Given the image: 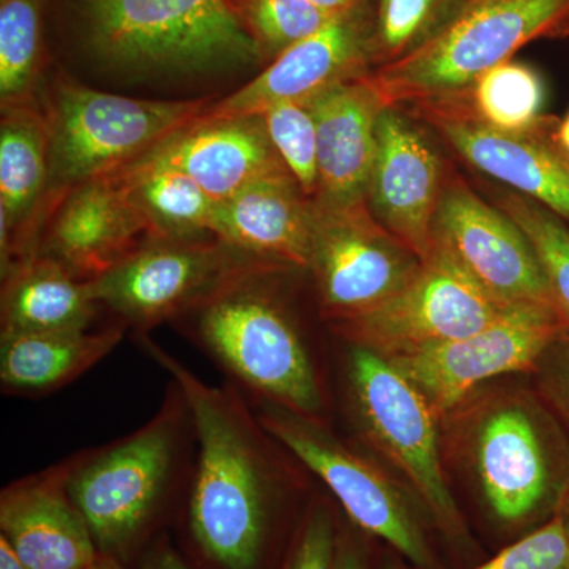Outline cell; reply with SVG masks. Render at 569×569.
I'll use <instances>...</instances> for the list:
<instances>
[{"label": "cell", "mask_w": 569, "mask_h": 569, "mask_svg": "<svg viewBox=\"0 0 569 569\" xmlns=\"http://www.w3.org/2000/svg\"><path fill=\"white\" fill-rule=\"evenodd\" d=\"M0 569H28L26 565L18 559L17 553L11 550L6 538L0 537Z\"/></svg>", "instance_id": "f35d334b"}, {"label": "cell", "mask_w": 569, "mask_h": 569, "mask_svg": "<svg viewBox=\"0 0 569 569\" xmlns=\"http://www.w3.org/2000/svg\"><path fill=\"white\" fill-rule=\"evenodd\" d=\"M151 238L121 176H100L71 187L54 201L39 252L74 274L96 280Z\"/></svg>", "instance_id": "ac0fdd59"}, {"label": "cell", "mask_w": 569, "mask_h": 569, "mask_svg": "<svg viewBox=\"0 0 569 569\" xmlns=\"http://www.w3.org/2000/svg\"><path fill=\"white\" fill-rule=\"evenodd\" d=\"M563 332L556 307L520 305L475 335L387 359L425 396L440 421L488 381L533 372Z\"/></svg>", "instance_id": "4fadbf2b"}, {"label": "cell", "mask_w": 569, "mask_h": 569, "mask_svg": "<svg viewBox=\"0 0 569 569\" xmlns=\"http://www.w3.org/2000/svg\"><path fill=\"white\" fill-rule=\"evenodd\" d=\"M493 204L529 238L563 320L565 335H569V224L545 206L512 190L498 193Z\"/></svg>", "instance_id": "83f0119b"}, {"label": "cell", "mask_w": 569, "mask_h": 569, "mask_svg": "<svg viewBox=\"0 0 569 569\" xmlns=\"http://www.w3.org/2000/svg\"><path fill=\"white\" fill-rule=\"evenodd\" d=\"M391 569H411V568L408 567V565H406V563H395V565H392Z\"/></svg>", "instance_id": "7bdbcfd3"}, {"label": "cell", "mask_w": 569, "mask_h": 569, "mask_svg": "<svg viewBox=\"0 0 569 569\" xmlns=\"http://www.w3.org/2000/svg\"><path fill=\"white\" fill-rule=\"evenodd\" d=\"M93 43L132 69L201 71L260 58L228 0H84Z\"/></svg>", "instance_id": "8992f818"}, {"label": "cell", "mask_w": 569, "mask_h": 569, "mask_svg": "<svg viewBox=\"0 0 569 569\" xmlns=\"http://www.w3.org/2000/svg\"><path fill=\"white\" fill-rule=\"evenodd\" d=\"M40 20L36 0L0 3V99L6 108L31 104L39 73Z\"/></svg>", "instance_id": "f1b7e54d"}, {"label": "cell", "mask_w": 569, "mask_h": 569, "mask_svg": "<svg viewBox=\"0 0 569 569\" xmlns=\"http://www.w3.org/2000/svg\"><path fill=\"white\" fill-rule=\"evenodd\" d=\"M335 569H367L361 550L348 537L337 538Z\"/></svg>", "instance_id": "d590c367"}, {"label": "cell", "mask_w": 569, "mask_h": 569, "mask_svg": "<svg viewBox=\"0 0 569 569\" xmlns=\"http://www.w3.org/2000/svg\"><path fill=\"white\" fill-rule=\"evenodd\" d=\"M179 406L173 396L132 436L70 468L67 490L100 553L114 557L129 548L170 488L186 407Z\"/></svg>", "instance_id": "ba28073f"}, {"label": "cell", "mask_w": 569, "mask_h": 569, "mask_svg": "<svg viewBox=\"0 0 569 569\" xmlns=\"http://www.w3.org/2000/svg\"><path fill=\"white\" fill-rule=\"evenodd\" d=\"M260 269L284 268L239 252L216 236L149 239L92 283L100 305L146 328L200 309L228 284Z\"/></svg>", "instance_id": "30bf717a"}, {"label": "cell", "mask_w": 569, "mask_h": 569, "mask_svg": "<svg viewBox=\"0 0 569 569\" xmlns=\"http://www.w3.org/2000/svg\"><path fill=\"white\" fill-rule=\"evenodd\" d=\"M206 110L208 100L130 99L61 78L48 102L47 201L58 200L78 183L122 170Z\"/></svg>", "instance_id": "5b68a950"}, {"label": "cell", "mask_w": 569, "mask_h": 569, "mask_svg": "<svg viewBox=\"0 0 569 569\" xmlns=\"http://www.w3.org/2000/svg\"><path fill=\"white\" fill-rule=\"evenodd\" d=\"M448 173L425 123L406 108L385 107L378 118L366 203L377 222L421 260L432 249L433 222Z\"/></svg>", "instance_id": "2e32d148"}, {"label": "cell", "mask_w": 569, "mask_h": 569, "mask_svg": "<svg viewBox=\"0 0 569 569\" xmlns=\"http://www.w3.org/2000/svg\"><path fill=\"white\" fill-rule=\"evenodd\" d=\"M559 519L569 541V493L567 500H565L563 507L560 508Z\"/></svg>", "instance_id": "b9f144b4"}, {"label": "cell", "mask_w": 569, "mask_h": 569, "mask_svg": "<svg viewBox=\"0 0 569 569\" xmlns=\"http://www.w3.org/2000/svg\"><path fill=\"white\" fill-rule=\"evenodd\" d=\"M0 126L2 276L36 254L33 213L47 201L50 127L32 104L6 108Z\"/></svg>", "instance_id": "603a6c76"}, {"label": "cell", "mask_w": 569, "mask_h": 569, "mask_svg": "<svg viewBox=\"0 0 569 569\" xmlns=\"http://www.w3.org/2000/svg\"><path fill=\"white\" fill-rule=\"evenodd\" d=\"M458 0H377L370 33L372 66L413 51L448 17Z\"/></svg>", "instance_id": "f546056e"}, {"label": "cell", "mask_w": 569, "mask_h": 569, "mask_svg": "<svg viewBox=\"0 0 569 569\" xmlns=\"http://www.w3.org/2000/svg\"><path fill=\"white\" fill-rule=\"evenodd\" d=\"M212 233L266 263L309 269L310 200L290 173L260 179L217 204Z\"/></svg>", "instance_id": "7402d4cb"}, {"label": "cell", "mask_w": 569, "mask_h": 569, "mask_svg": "<svg viewBox=\"0 0 569 569\" xmlns=\"http://www.w3.org/2000/svg\"><path fill=\"white\" fill-rule=\"evenodd\" d=\"M402 108L479 173L537 201L569 224V153L556 137L559 118L545 114L533 129L507 133L437 100Z\"/></svg>", "instance_id": "9a60e30c"}, {"label": "cell", "mask_w": 569, "mask_h": 569, "mask_svg": "<svg viewBox=\"0 0 569 569\" xmlns=\"http://www.w3.org/2000/svg\"><path fill=\"white\" fill-rule=\"evenodd\" d=\"M122 329L2 332L0 383L18 395L48 392L70 383L121 342Z\"/></svg>", "instance_id": "d4e9b609"}, {"label": "cell", "mask_w": 569, "mask_h": 569, "mask_svg": "<svg viewBox=\"0 0 569 569\" xmlns=\"http://www.w3.org/2000/svg\"><path fill=\"white\" fill-rule=\"evenodd\" d=\"M269 140L309 200L318 192L317 123L307 102L276 104L261 114Z\"/></svg>", "instance_id": "4dcf8cb0"}, {"label": "cell", "mask_w": 569, "mask_h": 569, "mask_svg": "<svg viewBox=\"0 0 569 569\" xmlns=\"http://www.w3.org/2000/svg\"><path fill=\"white\" fill-rule=\"evenodd\" d=\"M309 2L332 17H343L365 7V0H309Z\"/></svg>", "instance_id": "74e56055"}, {"label": "cell", "mask_w": 569, "mask_h": 569, "mask_svg": "<svg viewBox=\"0 0 569 569\" xmlns=\"http://www.w3.org/2000/svg\"><path fill=\"white\" fill-rule=\"evenodd\" d=\"M69 471L59 468L2 493L0 537L28 569H86L100 556L67 490Z\"/></svg>", "instance_id": "44dd1931"}, {"label": "cell", "mask_w": 569, "mask_h": 569, "mask_svg": "<svg viewBox=\"0 0 569 569\" xmlns=\"http://www.w3.org/2000/svg\"><path fill=\"white\" fill-rule=\"evenodd\" d=\"M336 549L337 535L331 516L325 508H313L284 569H335Z\"/></svg>", "instance_id": "e575fe53"}, {"label": "cell", "mask_w": 569, "mask_h": 569, "mask_svg": "<svg viewBox=\"0 0 569 569\" xmlns=\"http://www.w3.org/2000/svg\"><path fill=\"white\" fill-rule=\"evenodd\" d=\"M244 3L254 40L276 56L339 18L309 0H244Z\"/></svg>", "instance_id": "1f68e13d"}, {"label": "cell", "mask_w": 569, "mask_h": 569, "mask_svg": "<svg viewBox=\"0 0 569 569\" xmlns=\"http://www.w3.org/2000/svg\"><path fill=\"white\" fill-rule=\"evenodd\" d=\"M512 307L490 295L433 239L417 277L396 298L365 316L332 325L348 343L395 358L475 335Z\"/></svg>", "instance_id": "9c48e42d"}, {"label": "cell", "mask_w": 569, "mask_h": 569, "mask_svg": "<svg viewBox=\"0 0 569 569\" xmlns=\"http://www.w3.org/2000/svg\"><path fill=\"white\" fill-rule=\"evenodd\" d=\"M99 306L92 280L36 253L3 276L2 332L88 329Z\"/></svg>", "instance_id": "cb8c5ba5"}, {"label": "cell", "mask_w": 569, "mask_h": 569, "mask_svg": "<svg viewBox=\"0 0 569 569\" xmlns=\"http://www.w3.org/2000/svg\"><path fill=\"white\" fill-rule=\"evenodd\" d=\"M258 422L335 493L347 515L367 533L388 542L419 569L433 556L407 498L383 471L348 449L317 419L269 403Z\"/></svg>", "instance_id": "7c38bea8"}, {"label": "cell", "mask_w": 569, "mask_h": 569, "mask_svg": "<svg viewBox=\"0 0 569 569\" xmlns=\"http://www.w3.org/2000/svg\"><path fill=\"white\" fill-rule=\"evenodd\" d=\"M372 20L366 9L335 18L321 31L291 44L244 88L208 108L211 116H261L276 104L309 102L337 82L367 73Z\"/></svg>", "instance_id": "e0dca14e"}, {"label": "cell", "mask_w": 569, "mask_h": 569, "mask_svg": "<svg viewBox=\"0 0 569 569\" xmlns=\"http://www.w3.org/2000/svg\"><path fill=\"white\" fill-rule=\"evenodd\" d=\"M556 137L561 148L569 153V111L565 114V118L557 119Z\"/></svg>", "instance_id": "ab89813d"}, {"label": "cell", "mask_w": 569, "mask_h": 569, "mask_svg": "<svg viewBox=\"0 0 569 569\" xmlns=\"http://www.w3.org/2000/svg\"><path fill=\"white\" fill-rule=\"evenodd\" d=\"M148 347L174 378L200 445L190 497L194 541L220 568L257 569L268 530L271 477L249 415L159 347Z\"/></svg>", "instance_id": "6da1fadb"}, {"label": "cell", "mask_w": 569, "mask_h": 569, "mask_svg": "<svg viewBox=\"0 0 569 569\" xmlns=\"http://www.w3.org/2000/svg\"><path fill=\"white\" fill-rule=\"evenodd\" d=\"M312 234L307 271L316 279L323 316L351 320L396 298L422 260L377 222L367 203L328 206L310 200Z\"/></svg>", "instance_id": "8fae6325"}, {"label": "cell", "mask_w": 569, "mask_h": 569, "mask_svg": "<svg viewBox=\"0 0 569 569\" xmlns=\"http://www.w3.org/2000/svg\"><path fill=\"white\" fill-rule=\"evenodd\" d=\"M144 569H189L170 546L153 549L146 560Z\"/></svg>", "instance_id": "8d00e7d4"}, {"label": "cell", "mask_w": 569, "mask_h": 569, "mask_svg": "<svg viewBox=\"0 0 569 569\" xmlns=\"http://www.w3.org/2000/svg\"><path fill=\"white\" fill-rule=\"evenodd\" d=\"M433 239L447 247L498 301L556 307L526 233L451 171L438 204Z\"/></svg>", "instance_id": "5bb4252c"}, {"label": "cell", "mask_w": 569, "mask_h": 569, "mask_svg": "<svg viewBox=\"0 0 569 569\" xmlns=\"http://www.w3.org/2000/svg\"><path fill=\"white\" fill-rule=\"evenodd\" d=\"M152 239L213 236L217 203L178 168L140 157L118 171Z\"/></svg>", "instance_id": "484cf974"}, {"label": "cell", "mask_w": 569, "mask_h": 569, "mask_svg": "<svg viewBox=\"0 0 569 569\" xmlns=\"http://www.w3.org/2000/svg\"><path fill=\"white\" fill-rule=\"evenodd\" d=\"M260 269L223 288L198 309L201 342L220 365L269 402L317 419L323 408L316 365L298 326Z\"/></svg>", "instance_id": "277c9868"}, {"label": "cell", "mask_w": 569, "mask_h": 569, "mask_svg": "<svg viewBox=\"0 0 569 569\" xmlns=\"http://www.w3.org/2000/svg\"><path fill=\"white\" fill-rule=\"evenodd\" d=\"M537 391L569 433V335L553 340L533 369Z\"/></svg>", "instance_id": "836d02e7"}, {"label": "cell", "mask_w": 569, "mask_h": 569, "mask_svg": "<svg viewBox=\"0 0 569 569\" xmlns=\"http://www.w3.org/2000/svg\"><path fill=\"white\" fill-rule=\"evenodd\" d=\"M367 73L337 82L307 102L317 123L318 203H366L378 118L387 107Z\"/></svg>", "instance_id": "ffe728a7"}, {"label": "cell", "mask_w": 569, "mask_h": 569, "mask_svg": "<svg viewBox=\"0 0 569 569\" xmlns=\"http://www.w3.org/2000/svg\"><path fill=\"white\" fill-rule=\"evenodd\" d=\"M569 0H458L403 58L369 70L387 107L447 99L538 40L568 39Z\"/></svg>", "instance_id": "3957f363"}, {"label": "cell", "mask_w": 569, "mask_h": 569, "mask_svg": "<svg viewBox=\"0 0 569 569\" xmlns=\"http://www.w3.org/2000/svg\"><path fill=\"white\" fill-rule=\"evenodd\" d=\"M348 346V392L362 433L403 475L437 529L449 541H466L467 527L445 475L432 408L387 358Z\"/></svg>", "instance_id": "52a82bcc"}, {"label": "cell", "mask_w": 569, "mask_h": 569, "mask_svg": "<svg viewBox=\"0 0 569 569\" xmlns=\"http://www.w3.org/2000/svg\"><path fill=\"white\" fill-rule=\"evenodd\" d=\"M448 417L498 522L539 527L559 516L569 493V433L538 391L473 392Z\"/></svg>", "instance_id": "7a4b0ae2"}, {"label": "cell", "mask_w": 569, "mask_h": 569, "mask_svg": "<svg viewBox=\"0 0 569 569\" xmlns=\"http://www.w3.org/2000/svg\"><path fill=\"white\" fill-rule=\"evenodd\" d=\"M142 157L190 176L217 204L250 183L290 173L261 116H211L187 123Z\"/></svg>", "instance_id": "d6986e66"}, {"label": "cell", "mask_w": 569, "mask_h": 569, "mask_svg": "<svg viewBox=\"0 0 569 569\" xmlns=\"http://www.w3.org/2000/svg\"><path fill=\"white\" fill-rule=\"evenodd\" d=\"M86 569H122L121 565H119V561L114 559L112 556H104V553H100L99 557H97V560L93 561L91 567H88Z\"/></svg>", "instance_id": "60d3db41"}, {"label": "cell", "mask_w": 569, "mask_h": 569, "mask_svg": "<svg viewBox=\"0 0 569 569\" xmlns=\"http://www.w3.org/2000/svg\"><path fill=\"white\" fill-rule=\"evenodd\" d=\"M545 100L541 74L529 63L511 59L486 71L466 91L437 102L451 104L489 129L519 133L541 121Z\"/></svg>", "instance_id": "4316f807"}, {"label": "cell", "mask_w": 569, "mask_h": 569, "mask_svg": "<svg viewBox=\"0 0 569 569\" xmlns=\"http://www.w3.org/2000/svg\"><path fill=\"white\" fill-rule=\"evenodd\" d=\"M475 569H569V541L559 516Z\"/></svg>", "instance_id": "d6a6232c"}]
</instances>
